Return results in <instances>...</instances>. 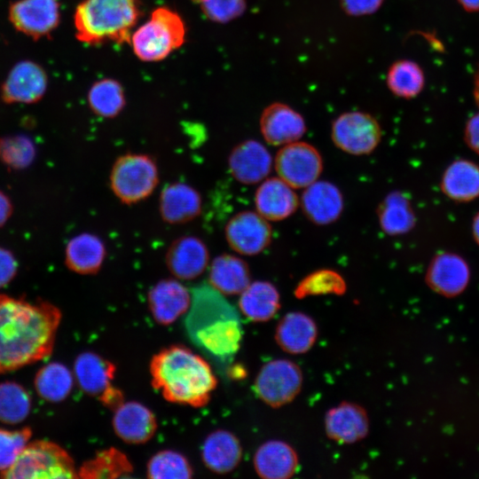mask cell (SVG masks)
<instances>
[{
  "mask_svg": "<svg viewBox=\"0 0 479 479\" xmlns=\"http://www.w3.org/2000/svg\"><path fill=\"white\" fill-rule=\"evenodd\" d=\"M240 294V310L252 321L263 322L271 319L280 306L279 291L268 281L250 282Z\"/></svg>",
  "mask_w": 479,
  "mask_h": 479,
  "instance_id": "cell-30",
  "label": "cell"
},
{
  "mask_svg": "<svg viewBox=\"0 0 479 479\" xmlns=\"http://www.w3.org/2000/svg\"><path fill=\"white\" fill-rule=\"evenodd\" d=\"M48 302H28L0 294V374L48 357L60 322Z\"/></svg>",
  "mask_w": 479,
  "mask_h": 479,
  "instance_id": "cell-1",
  "label": "cell"
},
{
  "mask_svg": "<svg viewBox=\"0 0 479 479\" xmlns=\"http://www.w3.org/2000/svg\"><path fill=\"white\" fill-rule=\"evenodd\" d=\"M302 384V371L296 364L287 359H275L262 366L255 389L264 403L279 407L291 402L300 392Z\"/></svg>",
  "mask_w": 479,
  "mask_h": 479,
  "instance_id": "cell-11",
  "label": "cell"
},
{
  "mask_svg": "<svg viewBox=\"0 0 479 479\" xmlns=\"http://www.w3.org/2000/svg\"><path fill=\"white\" fill-rule=\"evenodd\" d=\"M17 261L13 254L0 247V287L6 286L17 272Z\"/></svg>",
  "mask_w": 479,
  "mask_h": 479,
  "instance_id": "cell-44",
  "label": "cell"
},
{
  "mask_svg": "<svg viewBox=\"0 0 479 479\" xmlns=\"http://www.w3.org/2000/svg\"><path fill=\"white\" fill-rule=\"evenodd\" d=\"M110 187L123 203L132 204L150 196L159 182L158 168L148 155L127 153L120 156L110 172Z\"/></svg>",
  "mask_w": 479,
  "mask_h": 479,
  "instance_id": "cell-7",
  "label": "cell"
},
{
  "mask_svg": "<svg viewBox=\"0 0 479 479\" xmlns=\"http://www.w3.org/2000/svg\"><path fill=\"white\" fill-rule=\"evenodd\" d=\"M192 294L178 280L158 281L148 293V306L153 319L168 326L185 314L191 305Z\"/></svg>",
  "mask_w": 479,
  "mask_h": 479,
  "instance_id": "cell-20",
  "label": "cell"
},
{
  "mask_svg": "<svg viewBox=\"0 0 479 479\" xmlns=\"http://www.w3.org/2000/svg\"><path fill=\"white\" fill-rule=\"evenodd\" d=\"M139 15V0H84L75 12L76 37L89 44L130 43Z\"/></svg>",
  "mask_w": 479,
  "mask_h": 479,
  "instance_id": "cell-4",
  "label": "cell"
},
{
  "mask_svg": "<svg viewBox=\"0 0 479 479\" xmlns=\"http://www.w3.org/2000/svg\"><path fill=\"white\" fill-rule=\"evenodd\" d=\"M381 137L382 131L378 121L370 114L361 111L340 114L331 128V138L334 145L356 156L373 153Z\"/></svg>",
  "mask_w": 479,
  "mask_h": 479,
  "instance_id": "cell-8",
  "label": "cell"
},
{
  "mask_svg": "<svg viewBox=\"0 0 479 479\" xmlns=\"http://www.w3.org/2000/svg\"><path fill=\"white\" fill-rule=\"evenodd\" d=\"M257 475L264 479H287L297 470L298 458L287 443L271 440L261 444L254 456Z\"/></svg>",
  "mask_w": 479,
  "mask_h": 479,
  "instance_id": "cell-26",
  "label": "cell"
},
{
  "mask_svg": "<svg viewBox=\"0 0 479 479\" xmlns=\"http://www.w3.org/2000/svg\"><path fill=\"white\" fill-rule=\"evenodd\" d=\"M228 166L232 176L238 182L255 185L268 177L273 167V159L265 145L259 141L248 139L232 150Z\"/></svg>",
  "mask_w": 479,
  "mask_h": 479,
  "instance_id": "cell-15",
  "label": "cell"
},
{
  "mask_svg": "<svg viewBox=\"0 0 479 479\" xmlns=\"http://www.w3.org/2000/svg\"><path fill=\"white\" fill-rule=\"evenodd\" d=\"M47 75L43 68L31 60L17 63L2 86V98L7 103H35L44 94Z\"/></svg>",
  "mask_w": 479,
  "mask_h": 479,
  "instance_id": "cell-16",
  "label": "cell"
},
{
  "mask_svg": "<svg viewBox=\"0 0 479 479\" xmlns=\"http://www.w3.org/2000/svg\"><path fill=\"white\" fill-rule=\"evenodd\" d=\"M458 2L467 12H479V0H458Z\"/></svg>",
  "mask_w": 479,
  "mask_h": 479,
  "instance_id": "cell-47",
  "label": "cell"
},
{
  "mask_svg": "<svg viewBox=\"0 0 479 479\" xmlns=\"http://www.w3.org/2000/svg\"><path fill=\"white\" fill-rule=\"evenodd\" d=\"M273 167L277 177L290 186L304 189L319 178L324 164L314 145L298 140L279 147Z\"/></svg>",
  "mask_w": 479,
  "mask_h": 479,
  "instance_id": "cell-10",
  "label": "cell"
},
{
  "mask_svg": "<svg viewBox=\"0 0 479 479\" xmlns=\"http://www.w3.org/2000/svg\"><path fill=\"white\" fill-rule=\"evenodd\" d=\"M441 189L456 201H469L479 196V166L467 160L453 161L441 179Z\"/></svg>",
  "mask_w": 479,
  "mask_h": 479,
  "instance_id": "cell-31",
  "label": "cell"
},
{
  "mask_svg": "<svg viewBox=\"0 0 479 479\" xmlns=\"http://www.w3.org/2000/svg\"><path fill=\"white\" fill-rule=\"evenodd\" d=\"M230 247L242 255H255L270 244L271 226L256 211L245 210L234 215L225 226Z\"/></svg>",
  "mask_w": 479,
  "mask_h": 479,
  "instance_id": "cell-12",
  "label": "cell"
},
{
  "mask_svg": "<svg viewBox=\"0 0 479 479\" xmlns=\"http://www.w3.org/2000/svg\"><path fill=\"white\" fill-rule=\"evenodd\" d=\"M88 103L94 114L104 118L117 116L125 106L122 86L114 79L96 82L88 92Z\"/></svg>",
  "mask_w": 479,
  "mask_h": 479,
  "instance_id": "cell-36",
  "label": "cell"
},
{
  "mask_svg": "<svg viewBox=\"0 0 479 479\" xmlns=\"http://www.w3.org/2000/svg\"><path fill=\"white\" fill-rule=\"evenodd\" d=\"M8 479H71L78 470L70 454L45 440L29 442L12 466L0 474Z\"/></svg>",
  "mask_w": 479,
  "mask_h": 479,
  "instance_id": "cell-6",
  "label": "cell"
},
{
  "mask_svg": "<svg viewBox=\"0 0 479 479\" xmlns=\"http://www.w3.org/2000/svg\"><path fill=\"white\" fill-rule=\"evenodd\" d=\"M202 200L199 192L185 183H173L161 192L159 210L162 219L171 224L187 223L199 216Z\"/></svg>",
  "mask_w": 479,
  "mask_h": 479,
  "instance_id": "cell-24",
  "label": "cell"
},
{
  "mask_svg": "<svg viewBox=\"0 0 479 479\" xmlns=\"http://www.w3.org/2000/svg\"><path fill=\"white\" fill-rule=\"evenodd\" d=\"M185 26L181 17L167 7L153 11L150 20L130 37L135 55L143 61H160L185 42Z\"/></svg>",
  "mask_w": 479,
  "mask_h": 479,
  "instance_id": "cell-5",
  "label": "cell"
},
{
  "mask_svg": "<svg viewBox=\"0 0 479 479\" xmlns=\"http://www.w3.org/2000/svg\"><path fill=\"white\" fill-rule=\"evenodd\" d=\"M166 264L178 279L190 280L201 275L209 262V253L205 243L194 236L175 240L166 254Z\"/></svg>",
  "mask_w": 479,
  "mask_h": 479,
  "instance_id": "cell-21",
  "label": "cell"
},
{
  "mask_svg": "<svg viewBox=\"0 0 479 479\" xmlns=\"http://www.w3.org/2000/svg\"><path fill=\"white\" fill-rule=\"evenodd\" d=\"M12 206L9 198L0 191V226L4 224L10 217Z\"/></svg>",
  "mask_w": 479,
  "mask_h": 479,
  "instance_id": "cell-46",
  "label": "cell"
},
{
  "mask_svg": "<svg viewBox=\"0 0 479 479\" xmlns=\"http://www.w3.org/2000/svg\"><path fill=\"white\" fill-rule=\"evenodd\" d=\"M472 231H473L475 240L479 245V213H477L474 218L473 224H472Z\"/></svg>",
  "mask_w": 479,
  "mask_h": 479,
  "instance_id": "cell-48",
  "label": "cell"
},
{
  "mask_svg": "<svg viewBox=\"0 0 479 479\" xmlns=\"http://www.w3.org/2000/svg\"><path fill=\"white\" fill-rule=\"evenodd\" d=\"M112 423L116 436L130 444L146 443L157 430L154 413L137 401L123 402L115 408Z\"/></svg>",
  "mask_w": 479,
  "mask_h": 479,
  "instance_id": "cell-18",
  "label": "cell"
},
{
  "mask_svg": "<svg viewBox=\"0 0 479 479\" xmlns=\"http://www.w3.org/2000/svg\"><path fill=\"white\" fill-rule=\"evenodd\" d=\"M242 448L236 436L224 429L211 432L201 447V459L205 466L214 473L227 474L240 464Z\"/></svg>",
  "mask_w": 479,
  "mask_h": 479,
  "instance_id": "cell-25",
  "label": "cell"
},
{
  "mask_svg": "<svg viewBox=\"0 0 479 479\" xmlns=\"http://www.w3.org/2000/svg\"><path fill=\"white\" fill-rule=\"evenodd\" d=\"M106 247L98 236L84 232L72 238L67 245V266L79 274H93L99 271L106 257Z\"/></svg>",
  "mask_w": 479,
  "mask_h": 479,
  "instance_id": "cell-29",
  "label": "cell"
},
{
  "mask_svg": "<svg viewBox=\"0 0 479 479\" xmlns=\"http://www.w3.org/2000/svg\"><path fill=\"white\" fill-rule=\"evenodd\" d=\"M193 470L180 452L162 450L153 455L146 465V475L153 479H189Z\"/></svg>",
  "mask_w": 479,
  "mask_h": 479,
  "instance_id": "cell-37",
  "label": "cell"
},
{
  "mask_svg": "<svg viewBox=\"0 0 479 479\" xmlns=\"http://www.w3.org/2000/svg\"><path fill=\"white\" fill-rule=\"evenodd\" d=\"M386 81L389 90L395 96L402 98H412L423 90L425 75L416 62L400 59L389 67Z\"/></svg>",
  "mask_w": 479,
  "mask_h": 479,
  "instance_id": "cell-35",
  "label": "cell"
},
{
  "mask_svg": "<svg viewBox=\"0 0 479 479\" xmlns=\"http://www.w3.org/2000/svg\"><path fill=\"white\" fill-rule=\"evenodd\" d=\"M294 190L279 177L265 178L255 193V211L269 222L287 219L300 204Z\"/></svg>",
  "mask_w": 479,
  "mask_h": 479,
  "instance_id": "cell-19",
  "label": "cell"
},
{
  "mask_svg": "<svg viewBox=\"0 0 479 479\" xmlns=\"http://www.w3.org/2000/svg\"><path fill=\"white\" fill-rule=\"evenodd\" d=\"M30 407V396L22 386L12 381L0 384V421L19 423L28 415Z\"/></svg>",
  "mask_w": 479,
  "mask_h": 479,
  "instance_id": "cell-38",
  "label": "cell"
},
{
  "mask_svg": "<svg viewBox=\"0 0 479 479\" xmlns=\"http://www.w3.org/2000/svg\"><path fill=\"white\" fill-rule=\"evenodd\" d=\"M299 200L304 216L318 225L335 222L344 206L340 189L329 181L319 179L305 187Z\"/></svg>",
  "mask_w": 479,
  "mask_h": 479,
  "instance_id": "cell-17",
  "label": "cell"
},
{
  "mask_svg": "<svg viewBox=\"0 0 479 479\" xmlns=\"http://www.w3.org/2000/svg\"><path fill=\"white\" fill-rule=\"evenodd\" d=\"M9 18L17 30L38 38L59 24V5L57 0H19L11 5Z\"/></svg>",
  "mask_w": 479,
  "mask_h": 479,
  "instance_id": "cell-14",
  "label": "cell"
},
{
  "mask_svg": "<svg viewBox=\"0 0 479 479\" xmlns=\"http://www.w3.org/2000/svg\"><path fill=\"white\" fill-rule=\"evenodd\" d=\"M153 387L170 403L202 407L217 381L209 364L183 345H170L150 361Z\"/></svg>",
  "mask_w": 479,
  "mask_h": 479,
  "instance_id": "cell-3",
  "label": "cell"
},
{
  "mask_svg": "<svg viewBox=\"0 0 479 479\" xmlns=\"http://www.w3.org/2000/svg\"><path fill=\"white\" fill-rule=\"evenodd\" d=\"M465 140L472 150L479 153V113L468 120L465 128Z\"/></svg>",
  "mask_w": 479,
  "mask_h": 479,
  "instance_id": "cell-45",
  "label": "cell"
},
{
  "mask_svg": "<svg viewBox=\"0 0 479 479\" xmlns=\"http://www.w3.org/2000/svg\"><path fill=\"white\" fill-rule=\"evenodd\" d=\"M133 467L125 453L115 447L98 452L78 469V476L86 479L129 477Z\"/></svg>",
  "mask_w": 479,
  "mask_h": 479,
  "instance_id": "cell-33",
  "label": "cell"
},
{
  "mask_svg": "<svg viewBox=\"0 0 479 479\" xmlns=\"http://www.w3.org/2000/svg\"><path fill=\"white\" fill-rule=\"evenodd\" d=\"M474 97L477 106H479V69L476 73L475 80Z\"/></svg>",
  "mask_w": 479,
  "mask_h": 479,
  "instance_id": "cell-49",
  "label": "cell"
},
{
  "mask_svg": "<svg viewBox=\"0 0 479 479\" xmlns=\"http://www.w3.org/2000/svg\"><path fill=\"white\" fill-rule=\"evenodd\" d=\"M325 428L329 438L341 444H352L366 436L369 420L363 407L343 402L326 412Z\"/></svg>",
  "mask_w": 479,
  "mask_h": 479,
  "instance_id": "cell-23",
  "label": "cell"
},
{
  "mask_svg": "<svg viewBox=\"0 0 479 479\" xmlns=\"http://www.w3.org/2000/svg\"><path fill=\"white\" fill-rule=\"evenodd\" d=\"M260 131L264 141L273 146H282L300 140L306 132L302 115L284 103L266 106L260 117Z\"/></svg>",
  "mask_w": 479,
  "mask_h": 479,
  "instance_id": "cell-13",
  "label": "cell"
},
{
  "mask_svg": "<svg viewBox=\"0 0 479 479\" xmlns=\"http://www.w3.org/2000/svg\"><path fill=\"white\" fill-rule=\"evenodd\" d=\"M318 334L314 320L302 312L287 313L276 329V342L285 351L302 354L314 344Z\"/></svg>",
  "mask_w": 479,
  "mask_h": 479,
  "instance_id": "cell-28",
  "label": "cell"
},
{
  "mask_svg": "<svg viewBox=\"0 0 479 479\" xmlns=\"http://www.w3.org/2000/svg\"><path fill=\"white\" fill-rule=\"evenodd\" d=\"M35 148L27 137H11L0 140V160L13 169L27 167L33 161Z\"/></svg>",
  "mask_w": 479,
  "mask_h": 479,
  "instance_id": "cell-40",
  "label": "cell"
},
{
  "mask_svg": "<svg viewBox=\"0 0 479 479\" xmlns=\"http://www.w3.org/2000/svg\"><path fill=\"white\" fill-rule=\"evenodd\" d=\"M29 428L18 430L0 428V473L10 468L29 443Z\"/></svg>",
  "mask_w": 479,
  "mask_h": 479,
  "instance_id": "cell-41",
  "label": "cell"
},
{
  "mask_svg": "<svg viewBox=\"0 0 479 479\" xmlns=\"http://www.w3.org/2000/svg\"><path fill=\"white\" fill-rule=\"evenodd\" d=\"M377 216L382 232L391 236L406 233L415 224V216L409 200L397 191L383 199L378 207Z\"/></svg>",
  "mask_w": 479,
  "mask_h": 479,
  "instance_id": "cell-32",
  "label": "cell"
},
{
  "mask_svg": "<svg viewBox=\"0 0 479 479\" xmlns=\"http://www.w3.org/2000/svg\"><path fill=\"white\" fill-rule=\"evenodd\" d=\"M74 380V374L66 365L51 363L37 372L35 389L44 400L60 402L70 394Z\"/></svg>",
  "mask_w": 479,
  "mask_h": 479,
  "instance_id": "cell-34",
  "label": "cell"
},
{
  "mask_svg": "<svg viewBox=\"0 0 479 479\" xmlns=\"http://www.w3.org/2000/svg\"><path fill=\"white\" fill-rule=\"evenodd\" d=\"M383 0H341L343 10L351 16L368 15L381 6Z\"/></svg>",
  "mask_w": 479,
  "mask_h": 479,
  "instance_id": "cell-43",
  "label": "cell"
},
{
  "mask_svg": "<svg viewBox=\"0 0 479 479\" xmlns=\"http://www.w3.org/2000/svg\"><path fill=\"white\" fill-rule=\"evenodd\" d=\"M185 320L191 341L203 351L221 359L232 357L242 340L238 310L209 284L194 287Z\"/></svg>",
  "mask_w": 479,
  "mask_h": 479,
  "instance_id": "cell-2",
  "label": "cell"
},
{
  "mask_svg": "<svg viewBox=\"0 0 479 479\" xmlns=\"http://www.w3.org/2000/svg\"><path fill=\"white\" fill-rule=\"evenodd\" d=\"M115 373L114 363L90 351L81 353L74 365V377L82 390L113 410L123 403L122 390L112 384Z\"/></svg>",
  "mask_w": 479,
  "mask_h": 479,
  "instance_id": "cell-9",
  "label": "cell"
},
{
  "mask_svg": "<svg viewBox=\"0 0 479 479\" xmlns=\"http://www.w3.org/2000/svg\"><path fill=\"white\" fill-rule=\"evenodd\" d=\"M469 279V268L459 255L444 252L436 255L429 263L426 281L436 293L445 296L460 294Z\"/></svg>",
  "mask_w": 479,
  "mask_h": 479,
  "instance_id": "cell-22",
  "label": "cell"
},
{
  "mask_svg": "<svg viewBox=\"0 0 479 479\" xmlns=\"http://www.w3.org/2000/svg\"><path fill=\"white\" fill-rule=\"evenodd\" d=\"M250 282L249 268L239 256L223 254L212 261L208 284L222 294H240Z\"/></svg>",
  "mask_w": 479,
  "mask_h": 479,
  "instance_id": "cell-27",
  "label": "cell"
},
{
  "mask_svg": "<svg viewBox=\"0 0 479 479\" xmlns=\"http://www.w3.org/2000/svg\"><path fill=\"white\" fill-rule=\"evenodd\" d=\"M210 20L226 23L240 17L245 11L247 0H192Z\"/></svg>",
  "mask_w": 479,
  "mask_h": 479,
  "instance_id": "cell-42",
  "label": "cell"
},
{
  "mask_svg": "<svg viewBox=\"0 0 479 479\" xmlns=\"http://www.w3.org/2000/svg\"><path fill=\"white\" fill-rule=\"evenodd\" d=\"M346 286L340 274L332 271L314 272L304 279L297 287L295 295L298 298L321 294H341Z\"/></svg>",
  "mask_w": 479,
  "mask_h": 479,
  "instance_id": "cell-39",
  "label": "cell"
}]
</instances>
